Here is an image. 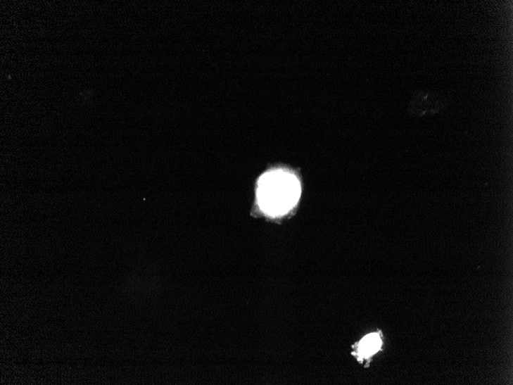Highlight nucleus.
<instances>
[{
  "label": "nucleus",
  "mask_w": 513,
  "mask_h": 385,
  "mask_svg": "<svg viewBox=\"0 0 513 385\" xmlns=\"http://www.w3.org/2000/svg\"><path fill=\"white\" fill-rule=\"evenodd\" d=\"M381 346V340L377 334H371L361 341L359 346V354L367 357L376 353Z\"/></svg>",
  "instance_id": "nucleus-3"
},
{
  "label": "nucleus",
  "mask_w": 513,
  "mask_h": 385,
  "mask_svg": "<svg viewBox=\"0 0 513 385\" xmlns=\"http://www.w3.org/2000/svg\"><path fill=\"white\" fill-rule=\"evenodd\" d=\"M443 99L435 94H416L410 102V114L413 115H423L428 113H435L439 112L444 107Z\"/></svg>",
  "instance_id": "nucleus-2"
},
{
  "label": "nucleus",
  "mask_w": 513,
  "mask_h": 385,
  "mask_svg": "<svg viewBox=\"0 0 513 385\" xmlns=\"http://www.w3.org/2000/svg\"><path fill=\"white\" fill-rule=\"evenodd\" d=\"M299 196V181L288 171L272 170L259 179L258 203L269 215L279 216L289 213L298 203Z\"/></svg>",
  "instance_id": "nucleus-1"
}]
</instances>
